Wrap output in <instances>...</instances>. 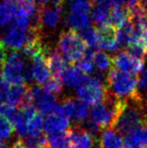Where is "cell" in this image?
Returning a JSON list of instances; mask_svg holds the SVG:
<instances>
[{
    "instance_id": "1",
    "label": "cell",
    "mask_w": 147,
    "mask_h": 148,
    "mask_svg": "<svg viewBox=\"0 0 147 148\" xmlns=\"http://www.w3.org/2000/svg\"><path fill=\"white\" fill-rule=\"evenodd\" d=\"M144 103L142 97L125 101L113 128L123 136H126L146 122Z\"/></svg>"
},
{
    "instance_id": "2",
    "label": "cell",
    "mask_w": 147,
    "mask_h": 148,
    "mask_svg": "<svg viewBox=\"0 0 147 148\" xmlns=\"http://www.w3.org/2000/svg\"><path fill=\"white\" fill-rule=\"evenodd\" d=\"M106 86L108 94L121 100H129L142 97L138 92V78L118 71L113 68L108 72Z\"/></svg>"
},
{
    "instance_id": "3",
    "label": "cell",
    "mask_w": 147,
    "mask_h": 148,
    "mask_svg": "<svg viewBox=\"0 0 147 148\" xmlns=\"http://www.w3.org/2000/svg\"><path fill=\"white\" fill-rule=\"evenodd\" d=\"M126 100H121L108 94L101 102L95 105L90 112V119L101 130L113 128Z\"/></svg>"
},
{
    "instance_id": "4",
    "label": "cell",
    "mask_w": 147,
    "mask_h": 148,
    "mask_svg": "<svg viewBox=\"0 0 147 148\" xmlns=\"http://www.w3.org/2000/svg\"><path fill=\"white\" fill-rule=\"evenodd\" d=\"M1 71L3 79L12 85L23 84L31 80L28 69L25 67V57L18 51H11L7 53Z\"/></svg>"
},
{
    "instance_id": "5",
    "label": "cell",
    "mask_w": 147,
    "mask_h": 148,
    "mask_svg": "<svg viewBox=\"0 0 147 148\" xmlns=\"http://www.w3.org/2000/svg\"><path fill=\"white\" fill-rule=\"evenodd\" d=\"M107 86L101 76L87 75L84 82L76 88V94L80 101L87 106H93L101 102L107 96Z\"/></svg>"
},
{
    "instance_id": "6",
    "label": "cell",
    "mask_w": 147,
    "mask_h": 148,
    "mask_svg": "<svg viewBox=\"0 0 147 148\" xmlns=\"http://www.w3.org/2000/svg\"><path fill=\"white\" fill-rule=\"evenodd\" d=\"M58 52L71 63L79 62L86 52L85 44L76 31L68 30L61 33L57 42Z\"/></svg>"
},
{
    "instance_id": "7",
    "label": "cell",
    "mask_w": 147,
    "mask_h": 148,
    "mask_svg": "<svg viewBox=\"0 0 147 148\" xmlns=\"http://www.w3.org/2000/svg\"><path fill=\"white\" fill-rule=\"evenodd\" d=\"M91 3L88 0H78L72 2L66 16V24L70 30H80L90 26Z\"/></svg>"
},
{
    "instance_id": "8",
    "label": "cell",
    "mask_w": 147,
    "mask_h": 148,
    "mask_svg": "<svg viewBox=\"0 0 147 148\" xmlns=\"http://www.w3.org/2000/svg\"><path fill=\"white\" fill-rule=\"evenodd\" d=\"M113 68L118 71L137 76L142 72L144 60L131 54L129 51H121L111 59Z\"/></svg>"
},
{
    "instance_id": "9",
    "label": "cell",
    "mask_w": 147,
    "mask_h": 148,
    "mask_svg": "<svg viewBox=\"0 0 147 148\" xmlns=\"http://www.w3.org/2000/svg\"><path fill=\"white\" fill-rule=\"evenodd\" d=\"M29 94L31 102L34 104V107L41 115H49L55 112L57 106V100L55 95L40 86L30 87Z\"/></svg>"
},
{
    "instance_id": "10",
    "label": "cell",
    "mask_w": 147,
    "mask_h": 148,
    "mask_svg": "<svg viewBox=\"0 0 147 148\" xmlns=\"http://www.w3.org/2000/svg\"><path fill=\"white\" fill-rule=\"evenodd\" d=\"M35 29L31 28L29 30L23 29L16 26L15 25H11L5 33L3 38L4 46L10 49L11 51H18L20 49H24V47L28 43Z\"/></svg>"
},
{
    "instance_id": "11",
    "label": "cell",
    "mask_w": 147,
    "mask_h": 148,
    "mask_svg": "<svg viewBox=\"0 0 147 148\" xmlns=\"http://www.w3.org/2000/svg\"><path fill=\"white\" fill-rule=\"evenodd\" d=\"M48 52L38 53L30 59L31 65L28 68V71L31 80L35 81L38 84H44L51 78V72L46 62V56Z\"/></svg>"
},
{
    "instance_id": "12",
    "label": "cell",
    "mask_w": 147,
    "mask_h": 148,
    "mask_svg": "<svg viewBox=\"0 0 147 148\" xmlns=\"http://www.w3.org/2000/svg\"><path fill=\"white\" fill-rule=\"evenodd\" d=\"M62 17V7L53 5L43 6L38 9V28L55 30L60 24Z\"/></svg>"
},
{
    "instance_id": "13",
    "label": "cell",
    "mask_w": 147,
    "mask_h": 148,
    "mask_svg": "<svg viewBox=\"0 0 147 148\" xmlns=\"http://www.w3.org/2000/svg\"><path fill=\"white\" fill-rule=\"evenodd\" d=\"M69 127V120L61 112L59 104H57L55 112L49 114L44 120V130L48 134L66 132Z\"/></svg>"
},
{
    "instance_id": "14",
    "label": "cell",
    "mask_w": 147,
    "mask_h": 148,
    "mask_svg": "<svg viewBox=\"0 0 147 148\" xmlns=\"http://www.w3.org/2000/svg\"><path fill=\"white\" fill-rule=\"evenodd\" d=\"M6 102L13 107H25L32 105L29 94V88L25 84L12 85L10 87L6 97Z\"/></svg>"
},
{
    "instance_id": "15",
    "label": "cell",
    "mask_w": 147,
    "mask_h": 148,
    "mask_svg": "<svg viewBox=\"0 0 147 148\" xmlns=\"http://www.w3.org/2000/svg\"><path fill=\"white\" fill-rule=\"evenodd\" d=\"M69 137V148H92L95 137L83 127L76 125L68 130Z\"/></svg>"
},
{
    "instance_id": "16",
    "label": "cell",
    "mask_w": 147,
    "mask_h": 148,
    "mask_svg": "<svg viewBox=\"0 0 147 148\" xmlns=\"http://www.w3.org/2000/svg\"><path fill=\"white\" fill-rule=\"evenodd\" d=\"M98 47L102 51L113 53L119 49V44L116 40V30L109 24L103 25L98 28Z\"/></svg>"
},
{
    "instance_id": "17",
    "label": "cell",
    "mask_w": 147,
    "mask_h": 148,
    "mask_svg": "<svg viewBox=\"0 0 147 148\" xmlns=\"http://www.w3.org/2000/svg\"><path fill=\"white\" fill-rule=\"evenodd\" d=\"M147 145V123L125 136L124 148H142Z\"/></svg>"
},
{
    "instance_id": "18",
    "label": "cell",
    "mask_w": 147,
    "mask_h": 148,
    "mask_svg": "<svg viewBox=\"0 0 147 148\" xmlns=\"http://www.w3.org/2000/svg\"><path fill=\"white\" fill-rule=\"evenodd\" d=\"M46 62H47V66L51 72V75L57 79H60L62 73L68 68L67 61L58 51L53 50L48 52L47 56H46Z\"/></svg>"
},
{
    "instance_id": "19",
    "label": "cell",
    "mask_w": 147,
    "mask_h": 148,
    "mask_svg": "<svg viewBox=\"0 0 147 148\" xmlns=\"http://www.w3.org/2000/svg\"><path fill=\"white\" fill-rule=\"evenodd\" d=\"M86 76L87 75H84L75 66H70L66 69V71L62 73L60 80L68 87L78 88L84 82Z\"/></svg>"
},
{
    "instance_id": "20",
    "label": "cell",
    "mask_w": 147,
    "mask_h": 148,
    "mask_svg": "<svg viewBox=\"0 0 147 148\" xmlns=\"http://www.w3.org/2000/svg\"><path fill=\"white\" fill-rule=\"evenodd\" d=\"M129 9L124 6H114L111 9L109 18H108V24L115 30L121 27L125 23L129 20Z\"/></svg>"
},
{
    "instance_id": "21",
    "label": "cell",
    "mask_w": 147,
    "mask_h": 148,
    "mask_svg": "<svg viewBox=\"0 0 147 148\" xmlns=\"http://www.w3.org/2000/svg\"><path fill=\"white\" fill-rule=\"evenodd\" d=\"M99 143L101 148H124L122 135L111 127L102 131Z\"/></svg>"
},
{
    "instance_id": "22",
    "label": "cell",
    "mask_w": 147,
    "mask_h": 148,
    "mask_svg": "<svg viewBox=\"0 0 147 148\" xmlns=\"http://www.w3.org/2000/svg\"><path fill=\"white\" fill-rule=\"evenodd\" d=\"M16 10V0H2L0 2V28L8 25L14 19Z\"/></svg>"
},
{
    "instance_id": "23",
    "label": "cell",
    "mask_w": 147,
    "mask_h": 148,
    "mask_svg": "<svg viewBox=\"0 0 147 148\" xmlns=\"http://www.w3.org/2000/svg\"><path fill=\"white\" fill-rule=\"evenodd\" d=\"M110 10V7L107 4H96V6L93 9H91L90 11L91 21L95 23L96 25H98V27L108 24V18H109Z\"/></svg>"
},
{
    "instance_id": "24",
    "label": "cell",
    "mask_w": 147,
    "mask_h": 148,
    "mask_svg": "<svg viewBox=\"0 0 147 148\" xmlns=\"http://www.w3.org/2000/svg\"><path fill=\"white\" fill-rule=\"evenodd\" d=\"M93 63H94L95 68L100 72H109L113 67L111 58L104 51H98V52L94 53Z\"/></svg>"
},
{
    "instance_id": "25",
    "label": "cell",
    "mask_w": 147,
    "mask_h": 148,
    "mask_svg": "<svg viewBox=\"0 0 147 148\" xmlns=\"http://www.w3.org/2000/svg\"><path fill=\"white\" fill-rule=\"evenodd\" d=\"M133 36V25L130 20L116 30V40L119 46H129Z\"/></svg>"
},
{
    "instance_id": "26",
    "label": "cell",
    "mask_w": 147,
    "mask_h": 148,
    "mask_svg": "<svg viewBox=\"0 0 147 148\" xmlns=\"http://www.w3.org/2000/svg\"><path fill=\"white\" fill-rule=\"evenodd\" d=\"M47 148H69L68 132L49 134L47 136Z\"/></svg>"
},
{
    "instance_id": "27",
    "label": "cell",
    "mask_w": 147,
    "mask_h": 148,
    "mask_svg": "<svg viewBox=\"0 0 147 148\" xmlns=\"http://www.w3.org/2000/svg\"><path fill=\"white\" fill-rule=\"evenodd\" d=\"M80 38H82L83 43L85 46L89 47L90 49H93L95 47H98V31L96 28L89 26L87 28L81 31Z\"/></svg>"
},
{
    "instance_id": "28",
    "label": "cell",
    "mask_w": 147,
    "mask_h": 148,
    "mask_svg": "<svg viewBox=\"0 0 147 148\" xmlns=\"http://www.w3.org/2000/svg\"><path fill=\"white\" fill-rule=\"evenodd\" d=\"M94 53L95 52L92 49L86 50L83 57L78 62L77 68H78L84 75H89V74H91L95 69V66H94V63H93V56H94Z\"/></svg>"
},
{
    "instance_id": "29",
    "label": "cell",
    "mask_w": 147,
    "mask_h": 148,
    "mask_svg": "<svg viewBox=\"0 0 147 148\" xmlns=\"http://www.w3.org/2000/svg\"><path fill=\"white\" fill-rule=\"evenodd\" d=\"M43 127L44 119L40 112H38L28 122V137H34V136L41 134Z\"/></svg>"
},
{
    "instance_id": "30",
    "label": "cell",
    "mask_w": 147,
    "mask_h": 148,
    "mask_svg": "<svg viewBox=\"0 0 147 148\" xmlns=\"http://www.w3.org/2000/svg\"><path fill=\"white\" fill-rule=\"evenodd\" d=\"M14 128L7 118L0 115V143L9 140L12 136Z\"/></svg>"
},
{
    "instance_id": "31",
    "label": "cell",
    "mask_w": 147,
    "mask_h": 148,
    "mask_svg": "<svg viewBox=\"0 0 147 148\" xmlns=\"http://www.w3.org/2000/svg\"><path fill=\"white\" fill-rule=\"evenodd\" d=\"M44 85V89L50 92L53 95H60L62 92H63V84H62V82L60 79H57V78H50V80L47 82Z\"/></svg>"
},
{
    "instance_id": "32",
    "label": "cell",
    "mask_w": 147,
    "mask_h": 148,
    "mask_svg": "<svg viewBox=\"0 0 147 148\" xmlns=\"http://www.w3.org/2000/svg\"><path fill=\"white\" fill-rule=\"evenodd\" d=\"M16 112H17L16 108L8 104L7 102L0 103V115L7 118L9 121L13 117L14 114H16Z\"/></svg>"
},
{
    "instance_id": "33",
    "label": "cell",
    "mask_w": 147,
    "mask_h": 148,
    "mask_svg": "<svg viewBox=\"0 0 147 148\" xmlns=\"http://www.w3.org/2000/svg\"><path fill=\"white\" fill-rule=\"evenodd\" d=\"M140 90L147 92V69L138 78V92H140Z\"/></svg>"
},
{
    "instance_id": "34",
    "label": "cell",
    "mask_w": 147,
    "mask_h": 148,
    "mask_svg": "<svg viewBox=\"0 0 147 148\" xmlns=\"http://www.w3.org/2000/svg\"><path fill=\"white\" fill-rule=\"evenodd\" d=\"M9 89H10L9 84L3 79L2 76H0V103H2L3 100L6 99Z\"/></svg>"
},
{
    "instance_id": "35",
    "label": "cell",
    "mask_w": 147,
    "mask_h": 148,
    "mask_svg": "<svg viewBox=\"0 0 147 148\" xmlns=\"http://www.w3.org/2000/svg\"><path fill=\"white\" fill-rule=\"evenodd\" d=\"M125 0H92V2H94L96 4H99V3H103V4H107V5H113L114 6H122V4L124 3Z\"/></svg>"
},
{
    "instance_id": "36",
    "label": "cell",
    "mask_w": 147,
    "mask_h": 148,
    "mask_svg": "<svg viewBox=\"0 0 147 148\" xmlns=\"http://www.w3.org/2000/svg\"><path fill=\"white\" fill-rule=\"evenodd\" d=\"M6 56H7V53H6L5 49H4V50H0V69H2L4 63H5Z\"/></svg>"
},
{
    "instance_id": "37",
    "label": "cell",
    "mask_w": 147,
    "mask_h": 148,
    "mask_svg": "<svg viewBox=\"0 0 147 148\" xmlns=\"http://www.w3.org/2000/svg\"><path fill=\"white\" fill-rule=\"evenodd\" d=\"M11 148H25V145L23 140L19 139L17 141H15L14 143L11 145Z\"/></svg>"
},
{
    "instance_id": "38",
    "label": "cell",
    "mask_w": 147,
    "mask_h": 148,
    "mask_svg": "<svg viewBox=\"0 0 147 148\" xmlns=\"http://www.w3.org/2000/svg\"><path fill=\"white\" fill-rule=\"evenodd\" d=\"M25 148H44V147H41L40 146L38 145H37V143H35L33 142L29 141V140H26V141L25 142Z\"/></svg>"
},
{
    "instance_id": "39",
    "label": "cell",
    "mask_w": 147,
    "mask_h": 148,
    "mask_svg": "<svg viewBox=\"0 0 147 148\" xmlns=\"http://www.w3.org/2000/svg\"><path fill=\"white\" fill-rule=\"evenodd\" d=\"M126 3V6L129 9H131V8H133L135 6H137L139 4V1L140 0H125Z\"/></svg>"
},
{
    "instance_id": "40",
    "label": "cell",
    "mask_w": 147,
    "mask_h": 148,
    "mask_svg": "<svg viewBox=\"0 0 147 148\" xmlns=\"http://www.w3.org/2000/svg\"><path fill=\"white\" fill-rule=\"evenodd\" d=\"M139 5L142 7V9L145 11V13L147 14V0H140L139 1Z\"/></svg>"
},
{
    "instance_id": "41",
    "label": "cell",
    "mask_w": 147,
    "mask_h": 148,
    "mask_svg": "<svg viewBox=\"0 0 147 148\" xmlns=\"http://www.w3.org/2000/svg\"><path fill=\"white\" fill-rule=\"evenodd\" d=\"M51 1L53 3V5L55 6H60L62 7V5H63V3L65 0H51Z\"/></svg>"
},
{
    "instance_id": "42",
    "label": "cell",
    "mask_w": 147,
    "mask_h": 148,
    "mask_svg": "<svg viewBox=\"0 0 147 148\" xmlns=\"http://www.w3.org/2000/svg\"><path fill=\"white\" fill-rule=\"evenodd\" d=\"M92 148H101V146H100V143H99V140L95 139L94 145H93Z\"/></svg>"
},
{
    "instance_id": "43",
    "label": "cell",
    "mask_w": 147,
    "mask_h": 148,
    "mask_svg": "<svg viewBox=\"0 0 147 148\" xmlns=\"http://www.w3.org/2000/svg\"><path fill=\"white\" fill-rule=\"evenodd\" d=\"M4 49H5V46H4L3 40L0 38V50H4Z\"/></svg>"
},
{
    "instance_id": "44",
    "label": "cell",
    "mask_w": 147,
    "mask_h": 148,
    "mask_svg": "<svg viewBox=\"0 0 147 148\" xmlns=\"http://www.w3.org/2000/svg\"><path fill=\"white\" fill-rule=\"evenodd\" d=\"M0 148H7V147L4 145L3 143H0Z\"/></svg>"
},
{
    "instance_id": "45",
    "label": "cell",
    "mask_w": 147,
    "mask_h": 148,
    "mask_svg": "<svg viewBox=\"0 0 147 148\" xmlns=\"http://www.w3.org/2000/svg\"><path fill=\"white\" fill-rule=\"evenodd\" d=\"M145 116H146V122H147V108L145 109Z\"/></svg>"
},
{
    "instance_id": "46",
    "label": "cell",
    "mask_w": 147,
    "mask_h": 148,
    "mask_svg": "<svg viewBox=\"0 0 147 148\" xmlns=\"http://www.w3.org/2000/svg\"><path fill=\"white\" fill-rule=\"evenodd\" d=\"M70 1H72V2H75V1H78V0H70Z\"/></svg>"
},
{
    "instance_id": "47",
    "label": "cell",
    "mask_w": 147,
    "mask_h": 148,
    "mask_svg": "<svg viewBox=\"0 0 147 148\" xmlns=\"http://www.w3.org/2000/svg\"><path fill=\"white\" fill-rule=\"evenodd\" d=\"M144 148H147V145H146V146H145V147H144Z\"/></svg>"
}]
</instances>
